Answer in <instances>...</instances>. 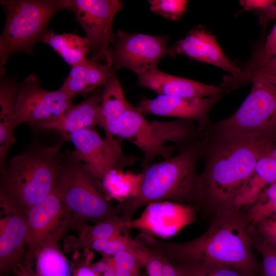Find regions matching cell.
<instances>
[{
    "mask_svg": "<svg viewBox=\"0 0 276 276\" xmlns=\"http://www.w3.org/2000/svg\"><path fill=\"white\" fill-rule=\"evenodd\" d=\"M148 3L152 12L173 21L178 20L188 7L185 0H150Z\"/></svg>",
    "mask_w": 276,
    "mask_h": 276,
    "instance_id": "f546056e",
    "label": "cell"
},
{
    "mask_svg": "<svg viewBox=\"0 0 276 276\" xmlns=\"http://www.w3.org/2000/svg\"><path fill=\"white\" fill-rule=\"evenodd\" d=\"M142 246L136 239H133L125 231L124 235H118L110 238L103 249L104 256H113L123 251H129L135 254Z\"/></svg>",
    "mask_w": 276,
    "mask_h": 276,
    "instance_id": "1f68e13d",
    "label": "cell"
},
{
    "mask_svg": "<svg viewBox=\"0 0 276 276\" xmlns=\"http://www.w3.org/2000/svg\"><path fill=\"white\" fill-rule=\"evenodd\" d=\"M63 141L54 146H34L13 156L0 179L1 206L5 213L26 215L53 190L64 156Z\"/></svg>",
    "mask_w": 276,
    "mask_h": 276,
    "instance_id": "277c9868",
    "label": "cell"
},
{
    "mask_svg": "<svg viewBox=\"0 0 276 276\" xmlns=\"http://www.w3.org/2000/svg\"><path fill=\"white\" fill-rule=\"evenodd\" d=\"M116 276L140 274L142 264L135 255L129 251H121L112 257Z\"/></svg>",
    "mask_w": 276,
    "mask_h": 276,
    "instance_id": "4dcf8cb0",
    "label": "cell"
},
{
    "mask_svg": "<svg viewBox=\"0 0 276 276\" xmlns=\"http://www.w3.org/2000/svg\"></svg>",
    "mask_w": 276,
    "mask_h": 276,
    "instance_id": "f6af8a7d",
    "label": "cell"
},
{
    "mask_svg": "<svg viewBox=\"0 0 276 276\" xmlns=\"http://www.w3.org/2000/svg\"><path fill=\"white\" fill-rule=\"evenodd\" d=\"M127 223L121 216L107 218L95 224H81L75 227L77 236L67 237L63 243L66 252L76 253L81 249H88L94 241L101 238H109L122 234L127 228Z\"/></svg>",
    "mask_w": 276,
    "mask_h": 276,
    "instance_id": "7402d4cb",
    "label": "cell"
},
{
    "mask_svg": "<svg viewBox=\"0 0 276 276\" xmlns=\"http://www.w3.org/2000/svg\"><path fill=\"white\" fill-rule=\"evenodd\" d=\"M255 245L262 257L260 276H276V248L264 242L257 235Z\"/></svg>",
    "mask_w": 276,
    "mask_h": 276,
    "instance_id": "d6a6232c",
    "label": "cell"
},
{
    "mask_svg": "<svg viewBox=\"0 0 276 276\" xmlns=\"http://www.w3.org/2000/svg\"><path fill=\"white\" fill-rule=\"evenodd\" d=\"M17 85L15 80L4 75L0 83V171L6 169L8 152L16 142L14 135L16 126L15 102Z\"/></svg>",
    "mask_w": 276,
    "mask_h": 276,
    "instance_id": "ffe728a7",
    "label": "cell"
},
{
    "mask_svg": "<svg viewBox=\"0 0 276 276\" xmlns=\"http://www.w3.org/2000/svg\"><path fill=\"white\" fill-rule=\"evenodd\" d=\"M251 226L241 211L214 216L208 230L184 242H169L141 233L137 240L171 263L205 262L260 274L252 249Z\"/></svg>",
    "mask_w": 276,
    "mask_h": 276,
    "instance_id": "7a4b0ae2",
    "label": "cell"
},
{
    "mask_svg": "<svg viewBox=\"0 0 276 276\" xmlns=\"http://www.w3.org/2000/svg\"><path fill=\"white\" fill-rule=\"evenodd\" d=\"M196 211L193 205L170 201L151 203L145 206L139 217L128 223L127 228L168 238L195 221Z\"/></svg>",
    "mask_w": 276,
    "mask_h": 276,
    "instance_id": "5bb4252c",
    "label": "cell"
},
{
    "mask_svg": "<svg viewBox=\"0 0 276 276\" xmlns=\"http://www.w3.org/2000/svg\"><path fill=\"white\" fill-rule=\"evenodd\" d=\"M276 75V56L259 67L247 72H241L236 76H224L221 84L223 91L229 93L252 81L257 77L265 75Z\"/></svg>",
    "mask_w": 276,
    "mask_h": 276,
    "instance_id": "f1b7e54d",
    "label": "cell"
},
{
    "mask_svg": "<svg viewBox=\"0 0 276 276\" xmlns=\"http://www.w3.org/2000/svg\"><path fill=\"white\" fill-rule=\"evenodd\" d=\"M122 7L119 0H66L65 9L74 13L89 43L91 60H105L110 67L109 50L116 38L113 21Z\"/></svg>",
    "mask_w": 276,
    "mask_h": 276,
    "instance_id": "9c48e42d",
    "label": "cell"
},
{
    "mask_svg": "<svg viewBox=\"0 0 276 276\" xmlns=\"http://www.w3.org/2000/svg\"><path fill=\"white\" fill-rule=\"evenodd\" d=\"M168 37L119 30L109 50L110 66L113 71L126 68L139 76L157 68L168 55Z\"/></svg>",
    "mask_w": 276,
    "mask_h": 276,
    "instance_id": "8fae6325",
    "label": "cell"
},
{
    "mask_svg": "<svg viewBox=\"0 0 276 276\" xmlns=\"http://www.w3.org/2000/svg\"><path fill=\"white\" fill-rule=\"evenodd\" d=\"M201 133L193 121H150L133 106L112 125L105 136H117L138 147L143 154V169L157 157H171L175 147L179 151L184 149L198 140Z\"/></svg>",
    "mask_w": 276,
    "mask_h": 276,
    "instance_id": "5b68a950",
    "label": "cell"
},
{
    "mask_svg": "<svg viewBox=\"0 0 276 276\" xmlns=\"http://www.w3.org/2000/svg\"><path fill=\"white\" fill-rule=\"evenodd\" d=\"M251 89L239 108L229 117L208 127L237 135H254L276 144V75L255 78Z\"/></svg>",
    "mask_w": 276,
    "mask_h": 276,
    "instance_id": "ba28073f",
    "label": "cell"
},
{
    "mask_svg": "<svg viewBox=\"0 0 276 276\" xmlns=\"http://www.w3.org/2000/svg\"><path fill=\"white\" fill-rule=\"evenodd\" d=\"M5 213L0 224V272L7 275L24 259L27 226L26 215Z\"/></svg>",
    "mask_w": 276,
    "mask_h": 276,
    "instance_id": "d6986e66",
    "label": "cell"
},
{
    "mask_svg": "<svg viewBox=\"0 0 276 276\" xmlns=\"http://www.w3.org/2000/svg\"><path fill=\"white\" fill-rule=\"evenodd\" d=\"M6 13L5 27L0 37L1 76L5 65L16 52L32 55L41 42L48 24L59 10L65 9L66 0H2Z\"/></svg>",
    "mask_w": 276,
    "mask_h": 276,
    "instance_id": "52a82bcc",
    "label": "cell"
},
{
    "mask_svg": "<svg viewBox=\"0 0 276 276\" xmlns=\"http://www.w3.org/2000/svg\"><path fill=\"white\" fill-rule=\"evenodd\" d=\"M137 257L146 270L147 276H162V259L160 254L144 245Z\"/></svg>",
    "mask_w": 276,
    "mask_h": 276,
    "instance_id": "836d02e7",
    "label": "cell"
},
{
    "mask_svg": "<svg viewBox=\"0 0 276 276\" xmlns=\"http://www.w3.org/2000/svg\"><path fill=\"white\" fill-rule=\"evenodd\" d=\"M256 13L261 26L264 29L269 20L276 19V5L274 3L266 9L257 10Z\"/></svg>",
    "mask_w": 276,
    "mask_h": 276,
    "instance_id": "f35d334b",
    "label": "cell"
},
{
    "mask_svg": "<svg viewBox=\"0 0 276 276\" xmlns=\"http://www.w3.org/2000/svg\"><path fill=\"white\" fill-rule=\"evenodd\" d=\"M27 247L24 258L34 261L37 250L45 242L61 239L72 227L71 220L56 190L32 207L26 214Z\"/></svg>",
    "mask_w": 276,
    "mask_h": 276,
    "instance_id": "4fadbf2b",
    "label": "cell"
},
{
    "mask_svg": "<svg viewBox=\"0 0 276 276\" xmlns=\"http://www.w3.org/2000/svg\"><path fill=\"white\" fill-rule=\"evenodd\" d=\"M275 146L257 136L204 129L201 136L204 165L198 174L197 211H212L214 216L239 211L235 204L245 182L258 161Z\"/></svg>",
    "mask_w": 276,
    "mask_h": 276,
    "instance_id": "6da1fadb",
    "label": "cell"
},
{
    "mask_svg": "<svg viewBox=\"0 0 276 276\" xmlns=\"http://www.w3.org/2000/svg\"><path fill=\"white\" fill-rule=\"evenodd\" d=\"M75 97L60 88L56 90L43 89L37 76L31 74L17 85L16 126L60 116L73 105Z\"/></svg>",
    "mask_w": 276,
    "mask_h": 276,
    "instance_id": "7c38bea8",
    "label": "cell"
},
{
    "mask_svg": "<svg viewBox=\"0 0 276 276\" xmlns=\"http://www.w3.org/2000/svg\"><path fill=\"white\" fill-rule=\"evenodd\" d=\"M110 238H101V239H99L94 241L93 242L91 243V244L89 246L88 249H91V250H95L98 252H102L103 249H104L107 242H108V241L109 240Z\"/></svg>",
    "mask_w": 276,
    "mask_h": 276,
    "instance_id": "60d3db41",
    "label": "cell"
},
{
    "mask_svg": "<svg viewBox=\"0 0 276 276\" xmlns=\"http://www.w3.org/2000/svg\"><path fill=\"white\" fill-rule=\"evenodd\" d=\"M161 256L162 259V275L180 276L175 267L163 256L162 255Z\"/></svg>",
    "mask_w": 276,
    "mask_h": 276,
    "instance_id": "ab89813d",
    "label": "cell"
},
{
    "mask_svg": "<svg viewBox=\"0 0 276 276\" xmlns=\"http://www.w3.org/2000/svg\"><path fill=\"white\" fill-rule=\"evenodd\" d=\"M253 227L264 242L276 248V217L263 219L251 227Z\"/></svg>",
    "mask_w": 276,
    "mask_h": 276,
    "instance_id": "e575fe53",
    "label": "cell"
},
{
    "mask_svg": "<svg viewBox=\"0 0 276 276\" xmlns=\"http://www.w3.org/2000/svg\"><path fill=\"white\" fill-rule=\"evenodd\" d=\"M183 54L190 58L216 66L236 76L241 71L224 54L216 38L200 28L190 31L183 39L168 49V55Z\"/></svg>",
    "mask_w": 276,
    "mask_h": 276,
    "instance_id": "e0dca14e",
    "label": "cell"
},
{
    "mask_svg": "<svg viewBox=\"0 0 276 276\" xmlns=\"http://www.w3.org/2000/svg\"><path fill=\"white\" fill-rule=\"evenodd\" d=\"M83 258L78 261L72 267V276H101L95 272L91 266V261L93 259V254L89 249H86Z\"/></svg>",
    "mask_w": 276,
    "mask_h": 276,
    "instance_id": "d590c367",
    "label": "cell"
},
{
    "mask_svg": "<svg viewBox=\"0 0 276 276\" xmlns=\"http://www.w3.org/2000/svg\"><path fill=\"white\" fill-rule=\"evenodd\" d=\"M180 276H260L205 262L172 263Z\"/></svg>",
    "mask_w": 276,
    "mask_h": 276,
    "instance_id": "4316f807",
    "label": "cell"
},
{
    "mask_svg": "<svg viewBox=\"0 0 276 276\" xmlns=\"http://www.w3.org/2000/svg\"><path fill=\"white\" fill-rule=\"evenodd\" d=\"M138 85L157 95L183 98H201L222 95L219 86L166 73L157 68L137 76Z\"/></svg>",
    "mask_w": 276,
    "mask_h": 276,
    "instance_id": "ac0fdd59",
    "label": "cell"
},
{
    "mask_svg": "<svg viewBox=\"0 0 276 276\" xmlns=\"http://www.w3.org/2000/svg\"><path fill=\"white\" fill-rule=\"evenodd\" d=\"M136 276H147V275L138 274V275H137Z\"/></svg>",
    "mask_w": 276,
    "mask_h": 276,
    "instance_id": "ee69618b",
    "label": "cell"
},
{
    "mask_svg": "<svg viewBox=\"0 0 276 276\" xmlns=\"http://www.w3.org/2000/svg\"><path fill=\"white\" fill-rule=\"evenodd\" d=\"M275 181L276 162L269 153L257 163L236 199L235 210L241 211L251 205L261 193Z\"/></svg>",
    "mask_w": 276,
    "mask_h": 276,
    "instance_id": "603a6c76",
    "label": "cell"
},
{
    "mask_svg": "<svg viewBox=\"0 0 276 276\" xmlns=\"http://www.w3.org/2000/svg\"><path fill=\"white\" fill-rule=\"evenodd\" d=\"M270 154L276 162V146L271 151Z\"/></svg>",
    "mask_w": 276,
    "mask_h": 276,
    "instance_id": "7bdbcfd3",
    "label": "cell"
},
{
    "mask_svg": "<svg viewBox=\"0 0 276 276\" xmlns=\"http://www.w3.org/2000/svg\"><path fill=\"white\" fill-rule=\"evenodd\" d=\"M41 42L51 47L72 67L85 61L90 52L86 38L73 33L55 34L48 30Z\"/></svg>",
    "mask_w": 276,
    "mask_h": 276,
    "instance_id": "cb8c5ba5",
    "label": "cell"
},
{
    "mask_svg": "<svg viewBox=\"0 0 276 276\" xmlns=\"http://www.w3.org/2000/svg\"><path fill=\"white\" fill-rule=\"evenodd\" d=\"M222 95L201 98H183L157 95L143 98L136 106L142 114H153L193 121L203 131L211 123L209 112Z\"/></svg>",
    "mask_w": 276,
    "mask_h": 276,
    "instance_id": "9a60e30c",
    "label": "cell"
},
{
    "mask_svg": "<svg viewBox=\"0 0 276 276\" xmlns=\"http://www.w3.org/2000/svg\"><path fill=\"white\" fill-rule=\"evenodd\" d=\"M114 72L107 64L87 58L72 67L69 75L60 88L75 96L80 94L86 97L98 87L103 86Z\"/></svg>",
    "mask_w": 276,
    "mask_h": 276,
    "instance_id": "44dd1931",
    "label": "cell"
},
{
    "mask_svg": "<svg viewBox=\"0 0 276 276\" xmlns=\"http://www.w3.org/2000/svg\"><path fill=\"white\" fill-rule=\"evenodd\" d=\"M54 189L69 217L72 227L86 222L97 223L120 216L119 206L107 199L101 184L87 166L71 157L66 151Z\"/></svg>",
    "mask_w": 276,
    "mask_h": 276,
    "instance_id": "8992f818",
    "label": "cell"
},
{
    "mask_svg": "<svg viewBox=\"0 0 276 276\" xmlns=\"http://www.w3.org/2000/svg\"><path fill=\"white\" fill-rule=\"evenodd\" d=\"M121 139L105 136L102 138L95 129L84 128L71 134L75 150H66L73 158L84 163L100 180L114 171H120L133 165L135 155L125 154L121 147Z\"/></svg>",
    "mask_w": 276,
    "mask_h": 276,
    "instance_id": "30bf717a",
    "label": "cell"
},
{
    "mask_svg": "<svg viewBox=\"0 0 276 276\" xmlns=\"http://www.w3.org/2000/svg\"><path fill=\"white\" fill-rule=\"evenodd\" d=\"M103 86L96 88L84 100L73 105L56 117L32 123L38 129L55 131L65 141L70 135L84 128L95 126L103 127L101 111Z\"/></svg>",
    "mask_w": 276,
    "mask_h": 276,
    "instance_id": "2e32d148",
    "label": "cell"
},
{
    "mask_svg": "<svg viewBox=\"0 0 276 276\" xmlns=\"http://www.w3.org/2000/svg\"><path fill=\"white\" fill-rule=\"evenodd\" d=\"M132 105L126 98L116 72L103 86L101 111L105 134L112 125Z\"/></svg>",
    "mask_w": 276,
    "mask_h": 276,
    "instance_id": "d4e9b609",
    "label": "cell"
},
{
    "mask_svg": "<svg viewBox=\"0 0 276 276\" xmlns=\"http://www.w3.org/2000/svg\"><path fill=\"white\" fill-rule=\"evenodd\" d=\"M240 3L246 11L260 10L265 9L275 3L272 0H244L240 1Z\"/></svg>",
    "mask_w": 276,
    "mask_h": 276,
    "instance_id": "74e56055",
    "label": "cell"
},
{
    "mask_svg": "<svg viewBox=\"0 0 276 276\" xmlns=\"http://www.w3.org/2000/svg\"><path fill=\"white\" fill-rule=\"evenodd\" d=\"M60 239H52L36 251L35 271L37 276H72V268L58 245Z\"/></svg>",
    "mask_w": 276,
    "mask_h": 276,
    "instance_id": "484cf974",
    "label": "cell"
},
{
    "mask_svg": "<svg viewBox=\"0 0 276 276\" xmlns=\"http://www.w3.org/2000/svg\"><path fill=\"white\" fill-rule=\"evenodd\" d=\"M245 215L251 227L263 219L276 217V181L261 193Z\"/></svg>",
    "mask_w": 276,
    "mask_h": 276,
    "instance_id": "83f0119b",
    "label": "cell"
},
{
    "mask_svg": "<svg viewBox=\"0 0 276 276\" xmlns=\"http://www.w3.org/2000/svg\"><path fill=\"white\" fill-rule=\"evenodd\" d=\"M34 261L24 259L14 268V276H37L33 268Z\"/></svg>",
    "mask_w": 276,
    "mask_h": 276,
    "instance_id": "8d00e7d4",
    "label": "cell"
},
{
    "mask_svg": "<svg viewBox=\"0 0 276 276\" xmlns=\"http://www.w3.org/2000/svg\"><path fill=\"white\" fill-rule=\"evenodd\" d=\"M101 276H116L113 263L107 270L101 275Z\"/></svg>",
    "mask_w": 276,
    "mask_h": 276,
    "instance_id": "b9f144b4",
    "label": "cell"
},
{
    "mask_svg": "<svg viewBox=\"0 0 276 276\" xmlns=\"http://www.w3.org/2000/svg\"><path fill=\"white\" fill-rule=\"evenodd\" d=\"M201 152L200 137L177 154L143 168L134 191L118 205L122 218L128 223L137 210L156 202L170 201L196 208V168Z\"/></svg>",
    "mask_w": 276,
    "mask_h": 276,
    "instance_id": "3957f363",
    "label": "cell"
}]
</instances>
